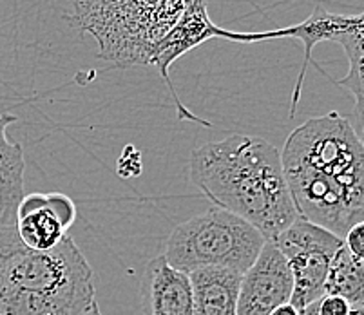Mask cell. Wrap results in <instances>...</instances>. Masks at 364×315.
<instances>
[{"mask_svg":"<svg viewBox=\"0 0 364 315\" xmlns=\"http://www.w3.org/2000/svg\"><path fill=\"white\" fill-rule=\"evenodd\" d=\"M297 215L341 240L364 221V145L348 118L332 111L294 129L281 151Z\"/></svg>","mask_w":364,"mask_h":315,"instance_id":"obj_1","label":"cell"},{"mask_svg":"<svg viewBox=\"0 0 364 315\" xmlns=\"http://www.w3.org/2000/svg\"><path fill=\"white\" fill-rule=\"evenodd\" d=\"M191 180L214 207L274 241L299 218L284 178L281 151L257 136L234 134L191 154Z\"/></svg>","mask_w":364,"mask_h":315,"instance_id":"obj_2","label":"cell"},{"mask_svg":"<svg viewBox=\"0 0 364 315\" xmlns=\"http://www.w3.org/2000/svg\"><path fill=\"white\" fill-rule=\"evenodd\" d=\"M95 303V272L69 235L36 252L0 225V315H84Z\"/></svg>","mask_w":364,"mask_h":315,"instance_id":"obj_3","label":"cell"},{"mask_svg":"<svg viewBox=\"0 0 364 315\" xmlns=\"http://www.w3.org/2000/svg\"><path fill=\"white\" fill-rule=\"evenodd\" d=\"M267 240L250 223L223 210L208 208L171 232L165 248L168 265L193 274L203 268H230L245 274Z\"/></svg>","mask_w":364,"mask_h":315,"instance_id":"obj_4","label":"cell"},{"mask_svg":"<svg viewBox=\"0 0 364 315\" xmlns=\"http://www.w3.org/2000/svg\"><path fill=\"white\" fill-rule=\"evenodd\" d=\"M274 243L283 252L292 270L294 292L290 304L301 314L324 295L330 263L336 252L343 247V240L319 225L297 218L277 235Z\"/></svg>","mask_w":364,"mask_h":315,"instance_id":"obj_5","label":"cell"},{"mask_svg":"<svg viewBox=\"0 0 364 315\" xmlns=\"http://www.w3.org/2000/svg\"><path fill=\"white\" fill-rule=\"evenodd\" d=\"M294 292L292 270L274 241H267L252 267L241 275L237 315H270L290 303Z\"/></svg>","mask_w":364,"mask_h":315,"instance_id":"obj_6","label":"cell"},{"mask_svg":"<svg viewBox=\"0 0 364 315\" xmlns=\"http://www.w3.org/2000/svg\"><path fill=\"white\" fill-rule=\"evenodd\" d=\"M359 15H341V13H333L324 9L323 6L317 4L314 8L312 15L303 21L301 24L289 26L283 29H274V31L264 33H232L228 31L227 41L232 42H263V41H274V38H296L303 44L304 58L301 71L297 75L296 85L292 91V104H290V118H294L297 112V105L301 100V91H303L304 76L309 71V65L312 64V51L317 44L321 42H337L343 38L344 35H348L353 28H355Z\"/></svg>","mask_w":364,"mask_h":315,"instance_id":"obj_7","label":"cell"},{"mask_svg":"<svg viewBox=\"0 0 364 315\" xmlns=\"http://www.w3.org/2000/svg\"><path fill=\"white\" fill-rule=\"evenodd\" d=\"M227 29L218 28V26H214L213 21L208 18L205 0H193L183 11L180 21L176 22V26H174L156 46H154V49H152L151 62H149V64H154L160 69L165 84L168 85L172 100L176 104L178 118H180V120H191L196 122V124H201L203 127H210V124H207L205 120L198 118L196 114H193V112L185 107L183 102H181L180 96H178V92L174 91V85L168 80V68H171L180 56H183L185 53H188L191 49L196 48V46L203 44L208 38H227Z\"/></svg>","mask_w":364,"mask_h":315,"instance_id":"obj_8","label":"cell"},{"mask_svg":"<svg viewBox=\"0 0 364 315\" xmlns=\"http://www.w3.org/2000/svg\"><path fill=\"white\" fill-rule=\"evenodd\" d=\"M76 220V207L71 198L60 192H33L24 196L16 212V230L22 243L36 252L56 248L68 237Z\"/></svg>","mask_w":364,"mask_h":315,"instance_id":"obj_9","label":"cell"},{"mask_svg":"<svg viewBox=\"0 0 364 315\" xmlns=\"http://www.w3.org/2000/svg\"><path fill=\"white\" fill-rule=\"evenodd\" d=\"M144 315H194L191 275L171 267L165 255L149 261L140 288Z\"/></svg>","mask_w":364,"mask_h":315,"instance_id":"obj_10","label":"cell"},{"mask_svg":"<svg viewBox=\"0 0 364 315\" xmlns=\"http://www.w3.org/2000/svg\"><path fill=\"white\" fill-rule=\"evenodd\" d=\"M191 275L194 315H237L241 272L230 268H203Z\"/></svg>","mask_w":364,"mask_h":315,"instance_id":"obj_11","label":"cell"},{"mask_svg":"<svg viewBox=\"0 0 364 315\" xmlns=\"http://www.w3.org/2000/svg\"><path fill=\"white\" fill-rule=\"evenodd\" d=\"M16 116H0V225H16L18 205L24 200V151L9 140L8 127Z\"/></svg>","mask_w":364,"mask_h":315,"instance_id":"obj_12","label":"cell"},{"mask_svg":"<svg viewBox=\"0 0 364 315\" xmlns=\"http://www.w3.org/2000/svg\"><path fill=\"white\" fill-rule=\"evenodd\" d=\"M324 295H339L352 306L364 304V263L355 260L344 243L330 263Z\"/></svg>","mask_w":364,"mask_h":315,"instance_id":"obj_13","label":"cell"},{"mask_svg":"<svg viewBox=\"0 0 364 315\" xmlns=\"http://www.w3.org/2000/svg\"><path fill=\"white\" fill-rule=\"evenodd\" d=\"M339 46H343L344 53L348 56L350 69L348 75L337 82V85L348 89L355 98L353 120L357 127L364 129V11L359 13L355 28L341 38Z\"/></svg>","mask_w":364,"mask_h":315,"instance_id":"obj_14","label":"cell"},{"mask_svg":"<svg viewBox=\"0 0 364 315\" xmlns=\"http://www.w3.org/2000/svg\"><path fill=\"white\" fill-rule=\"evenodd\" d=\"M117 172L124 180L141 174V152L134 145H125L117 164Z\"/></svg>","mask_w":364,"mask_h":315,"instance_id":"obj_15","label":"cell"},{"mask_svg":"<svg viewBox=\"0 0 364 315\" xmlns=\"http://www.w3.org/2000/svg\"><path fill=\"white\" fill-rule=\"evenodd\" d=\"M344 248L355 257V260L364 263V221L353 225L343 237Z\"/></svg>","mask_w":364,"mask_h":315,"instance_id":"obj_16","label":"cell"},{"mask_svg":"<svg viewBox=\"0 0 364 315\" xmlns=\"http://www.w3.org/2000/svg\"><path fill=\"white\" fill-rule=\"evenodd\" d=\"M352 304L339 295H323L317 301V315H350Z\"/></svg>","mask_w":364,"mask_h":315,"instance_id":"obj_17","label":"cell"},{"mask_svg":"<svg viewBox=\"0 0 364 315\" xmlns=\"http://www.w3.org/2000/svg\"><path fill=\"white\" fill-rule=\"evenodd\" d=\"M270 315H301V314H299V310L294 306V304L284 303V304H281V306H277Z\"/></svg>","mask_w":364,"mask_h":315,"instance_id":"obj_18","label":"cell"},{"mask_svg":"<svg viewBox=\"0 0 364 315\" xmlns=\"http://www.w3.org/2000/svg\"><path fill=\"white\" fill-rule=\"evenodd\" d=\"M84 315H104V314H102V311H100V306H98V301H97V303H95V304H92V306L89 308V310L85 311Z\"/></svg>","mask_w":364,"mask_h":315,"instance_id":"obj_19","label":"cell"},{"mask_svg":"<svg viewBox=\"0 0 364 315\" xmlns=\"http://www.w3.org/2000/svg\"><path fill=\"white\" fill-rule=\"evenodd\" d=\"M350 315H364V304H357V306H352V310H350Z\"/></svg>","mask_w":364,"mask_h":315,"instance_id":"obj_20","label":"cell"},{"mask_svg":"<svg viewBox=\"0 0 364 315\" xmlns=\"http://www.w3.org/2000/svg\"><path fill=\"white\" fill-rule=\"evenodd\" d=\"M360 142H363V145H364V129H363V138H360Z\"/></svg>","mask_w":364,"mask_h":315,"instance_id":"obj_21","label":"cell"}]
</instances>
